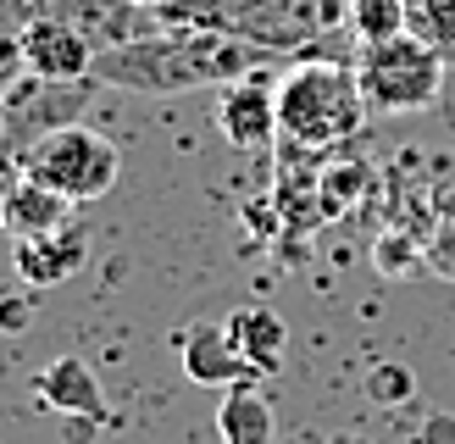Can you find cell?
I'll use <instances>...</instances> for the list:
<instances>
[{"mask_svg": "<svg viewBox=\"0 0 455 444\" xmlns=\"http://www.w3.org/2000/svg\"><path fill=\"white\" fill-rule=\"evenodd\" d=\"M267 51L244 44L222 28H200V22H162L140 39L117 44V51L95 56V83L106 89H133V95H184V89H222L244 73H256Z\"/></svg>", "mask_w": 455, "mask_h": 444, "instance_id": "1", "label": "cell"}, {"mask_svg": "<svg viewBox=\"0 0 455 444\" xmlns=\"http://www.w3.org/2000/svg\"><path fill=\"white\" fill-rule=\"evenodd\" d=\"M367 95L355 83V61H300L278 78V139L289 150H333L361 133Z\"/></svg>", "mask_w": 455, "mask_h": 444, "instance_id": "2", "label": "cell"}, {"mask_svg": "<svg viewBox=\"0 0 455 444\" xmlns=\"http://www.w3.org/2000/svg\"><path fill=\"white\" fill-rule=\"evenodd\" d=\"M200 28H222L267 56H306L350 22V0H200Z\"/></svg>", "mask_w": 455, "mask_h": 444, "instance_id": "3", "label": "cell"}, {"mask_svg": "<svg viewBox=\"0 0 455 444\" xmlns=\"http://www.w3.org/2000/svg\"><path fill=\"white\" fill-rule=\"evenodd\" d=\"M355 83L367 95L372 111L383 117H405V111H422L439 100L444 89V51L439 44L417 39L411 28L378 44H361L355 51Z\"/></svg>", "mask_w": 455, "mask_h": 444, "instance_id": "4", "label": "cell"}, {"mask_svg": "<svg viewBox=\"0 0 455 444\" xmlns=\"http://www.w3.org/2000/svg\"><path fill=\"white\" fill-rule=\"evenodd\" d=\"M22 172L39 178V184H51L56 194L73 200V206H84V200L111 194L123 162H117V145H111L106 133L84 128V123H67L56 133H44V139L22 155Z\"/></svg>", "mask_w": 455, "mask_h": 444, "instance_id": "5", "label": "cell"}, {"mask_svg": "<svg viewBox=\"0 0 455 444\" xmlns=\"http://www.w3.org/2000/svg\"><path fill=\"white\" fill-rule=\"evenodd\" d=\"M95 89H100L95 78H39V73H22L12 83V95L0 100V117H6V150L22 162L44 133H56L67 123H84Z\"/></svg>", "mask_w": 455, "mask_h": 444, "instance_id": "6", "label": "cell"}, {"mask_svg": "<svg viewBox=\"0 0 455 444\" xmlns=\"http://www.w3.org/2000/svg\"><path fill=\"white\" fill-rule=\"evenodd\" d=\"M217 133L234 150H267L278 139V78L261 67L217 89Z\"/></svg>", "mask_w": 455, "mask_h": 444, "instance_id": "7", "label": "cell"}, {"mask_svg": "<svg viewBox=\"0 0 455 444\" xmlns=\"http://www.w3.org/2000/svg\"><path fill=\"white\" fill-rule=\"evenodd\" d=\"M39 17H61L95 44V51H117V44L162 28L150 0H44Z\"/></svg>", "mask_w": 455, "mask_h": 444, "instance_id": "8", "label": "cell"}, {"mask_svg": "<svg viewBox=\"0 0 455 444\" xmlns=\"http://www.w3.org/2000/svg\"><path fill=\"white\" fill-rule=\"evenodd\" d=\"M178 361H184L189 384L206 389H234V384H261V372L239 355L228 322H189L178 333Z\"/></svg>", "mask_w": 455, "mask_h": 444, "instance_id": "9", "label": "cell"}, {"mask_svg": "<svg viewBox=\"0 0 455 444\" xmlns=\"http://www.w3.org/2000/svg\"><path fill=\"white\" fill-rule=\"evenodd\" d=\"M84 261H89V234L78 222H61L51 234H28V239H17V250H12V266L28 289H56V283L73 278Z\"/></svg>", "mask_w": 455, "mask_h": 444, "instance_id": "10", "label": "cell"}, {"mask_svg": "<svg viewBox=\"0 0 455 444\" xmlns=\"http://www.w3.org/2000/svg\"><path fill=\"white\" fill-rule=\"evenodd\" d=\"M95 44H89L73 22L61 17H34L28 22V44H22V61L39 78H89L95 73Z\"/></svg>", "mask_w": 455, "mask_h": 444, "instance_id": "11", "label": "cell"}, {"mask_svg": "<svg viewBox=\"0 0 455 444\" xmlns=\"http://www.w3.org/2000/svg\"><path fill=\"white\" fill-rule=\"evenodd\" d=\"M34 394L56 416H95V422H106V389H100V377H95V367H89L84 355H61V361H51L34 377Z\"/></svg>", "mask_w": 455, "mask_h": 444, "instance_id": "12", "label": "cell"}, {"mask_svg": "<svg viewBox=\"0 0 455 444\" xmlns=\"http://www.w3.org/2000/svg\"><path fill=\"white\" fill-rule=\"evenodd\" d=\"M228 333H234V345L250 367L261 377H278L283 372V355H289V322L278 311L267 305H239L234 317H228Z\"/></svg>", "mask_w": 455, "mask_h": 444, "instance_id": "13", "label": "cell"}, {"mask_svg": "<svg viewBox=\"0 0 455 444\" xmlns=\"http://www.w3.org/2000/svg\"><path fill=\"white\" fill-rule=\"evenodd\" d=\"M278 422H272V400L256 384H234L217 400V439L222 444H272Z\"/></svg>", "mask_w": 455, "mask_h": 444, "instance_id": "14", "label": "cell"}, {"mask_svg": "<svg viewBox=\"0 0 455 444\" xmlns=\"http://www.w3.org/2000/svg\"><path fill=\"white\" fill-rule=\"evenodd\" d=\"M61 222H73V200L22 172V184L6 194V234H12V239H28V234L61 228Z\"/></svg>", "mask_w": 455, "mask_h": 444, "instance_id": "15", "label": "cell"}, {"mask_svg": "<svg viewBox=\"0 0 455 444\" xmlns=\"http://www.w3.org/2000/svg\"><path fill=\"white\" fill-rule=\"evenodd\" d=\"M44 0H0V100L12 95V83L28 73L22 44H28V22L39 17Z\"/></svg>", "mask_w": 455, "mask_h": 444, "instance_id": "16", "label": "cell"}, {"mask_svg": "<svg viewBox=\"0 0 455 444\" xmlns=\"http://www.w3.org/2000/svg\"><path fill=\"white\" fill-rule=\"evenodd\" d=\"M350 34L361 44L405 34V0H350Z\"/></svg>", "mask_w": 455, "mask_h": 444, "instance_id": "17", "label": "cell"}, {"mask_svg": "<svg viewBox=\"0 0 455 444\" xmlns=\"http://www.w3.org/2000/svg\"><path fill=\"white\" fill-rule=\"evenodd\" d=\"M405 28L450 56L455 51V0H405Z\"/></svg>", "mask_w": 455, "mask_h": 444, "instance_id": "18", "label": "cell"}, {"mask_svg": "<svg viewBox=\"0 0 455 444\" xmlns=\"http://www.w3.org/2000/svg\"><path fill=\"white\" fill-rule=\"evenodd\" d=\"M367 394L378 400V406H405V400L417 394V377H411V367L383 361V367H372V372H367Z\"/></svg>", "mask_w": 455, "mask_h": 444, "instance_id": "19", "label": "cell"}, {"mask_svg": "<svg viewBox=\"0 0 455 444\" xmlns=\"http://www.w3.org/2000/svg\"><path fill=\"white\" fill-rule=\"evenodd\" d=\"M372 256H378V266H383V273H405V261H417V250H411V244H405L400 234H383Z\"/></svg>", "mask_w": 455, "mask_h": 444, "instance_id": "20", "label": "cell"}, {"mask_svg": "<svg viewBox=\"0 0 455 444\" xmlns=\"http://www.w3.org/2000/svg\"><path fill=\"white\" fill-rule=\"evenodd\" d=\"M22 184V162L12 150H0V228H6V194Z\"/></svg>", "mask_w": 455, "mask_h": 444, "instance_id": "21", "label": "cell"}, {"mask_svg": "<svg viewBox=\"0 0 455 444\" xmlns=\"http://www.w3.org/2000/svg\"><path fill=\"white\" fill-rule=\"evenodd\" d=\"M0 328H6V333L28 328V300H6V295H0Z\"/></svg>", "mask_w": 455, "mask_h": 444, "instance_id": "22", "label": "cell"}, {"mask_svg": "<svg viewBox=\"0 0 455 444\" xmlns=\"http://www.w3.org/2000/svg\"><path fill=\"white\" fill-rule=\"evenodd\" d=\"M0 150H6V117H0Z\"/></svg>", "mask_w": 455, "mask_h": 444, "instance_id": "23", "label": "cell"}, {"mask_svg": "<svg viewBox=\"0 0 455 444\" xmlns=\"http://www.w3.org/2000/svg\"><path fill=\"white\" fill-rule=\"evenodd\" d=\"M339 444H355V439H339Z\"/></svg>", "mask_w": 455, "mask_h": 444, "instance_id": "24", "label": "cell"}]
</instances>
